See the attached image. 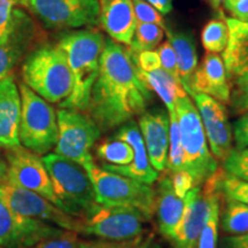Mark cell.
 <instances>
[{
  "label": "cell",
  "mask_w": 248,
  "mask_h": 248,
  "mask_svg": "<svg viewBox=\"0 0 248 248\" xmlns=\"http://www.w3.org/2000/svg\"><path fill=\"white\" fill-rule=\"evenodd\" d=\"M138 68L142 71L151 73L161 68V61L157 51H144L137 54Z\"/></svg>",
  "instance_id": "obj_43"
},
{
  "label": "cell",
  "mask_w": 248,
  "mask_h": 248,
  "mask_svg": "<svg viewBox=\"0 0 248 248\" xmlns=\"http://www.w3.org/2000/svg\"><path fill=\"white\" fill-rule=\"evenodd\" d=\"M7 170L0 172V175ZM63 230L52 223L17 215L0 193V247L29 248Z\"/></svg>",
  "instance_id": "obj_13"
},
{
  "label": "cell",
  "mask_w": 248,
  "mask_h": 248,
  "mask_svg": "<svg viewBox=\"0 0 248 248\" xmlns=\"http://www.w3.org/2000/svg\"><path fill=\"white\" fill-rule=\"evenodd\" d=\"M37 40V28L32 20L22 12L20 20L12 35L11 40L5 46H0V82L11 75L21 60L33 49Z\"/></svg>",
  "instance_id": "obj_21"
},
{
  "label": "cell",
  "mask_w": 248,
  "mask_h": 248,
  "mask_svg": "<svg viewBox=\"0 0 248 248\" xmlns=\"http://www.w3.org/2000/svg\"><path fill=\"white\" fill-rule=\"evenodd\" d=\"M164 29L153 23H137L130 49L138 54L144 51H152L162 42Z\"/></svg>",
  "instance_id": "obj_30"
},
{
  "label": "cell",
  "mask_w": 248,
  "mask_h": 248,
  "mask_svg": "<svg viewBox=\"0 0 248 248\" xmlns=\"http://www.w3.org/2000/svg\"><path fill=\"white\" fill-rule=\"evenodd\" d=\"M0 193L17 215L52 223L63 230L82 233V223L78 218L68 215L38 193L15 185L9 181L7 172L0 175Z\"/></svg>",
  "instance_id": "obj_11"
},
{
  "label": "cell",
  "mask_w": 248,
  "mask_h": 248,
  "mask_svg": "<svg viewBox=\"0 0 248 248\" xmlns=\"http://www.w3.org/2000/svg\"><path fill=\"white\" fill-rule=\"evenodd\" d=\"M107 248H162L157 243L154 234H141L132 240L121 241V243H111L106 241Z\"/></svg>",
  "instance_id": "obj_39"
},
{
  "label": "cell",
  "mask_w": 248,
  "mask_h": 248,
  "mask_svg": "<svg viewBox=\"0 0 248 248\" xmlns=\"http://www.w3.org/2000/svg\"><path fill=\"white\" fill-rule=\"evenodd\" d=\"M5 160L7 163L9 181L15 185L38 193L60 208L48 171L39 155L21 145L6 150Z\"/></svg>",
  "instance_id": "obj_12"
},
{
  "label": "cell",
  "mask_w": 248,
  "mask_h": 248,
  "mask_svg": "<svg viewBox=\"0 0 248 248\" xmlns=\"http://www.w3.org/2000/svg\"><path fill=\"white\" fill-rule=\"evenodd\" d=\"M204 1L209 5V7L212 8L214 12H217V13H219L222 15L221 7L223 4V0H204Z\"/></svg>",
  "instance_id": "obj_47"
},
{
  "label": "cell",
  "mask_w": 248,
  "mask_h": 248,
  "mask_svg": "<svg viewBox=\"0 0 248 248\" xmlns=\"http://www.w3.org/2000/svg\"><path fill=\"white\" fill-rule=\"evenodd\" d=\"M168 175L171 179L173 191L176 192L178 197L185 198L187 192L195 186L193 177L186 170H179V171L168 173Z\"/></svg>",
  "instance_id": "obj_40"
},
{
  "label": "cell",
  "mask_w": 248,
  "mask_h": 248,
  "mask_svg": "<svg viewBox=\"0 0 248 248\" xmlns=\"http://www.w3.org/2000/svg\"><path fill=\"white\" fill-rule=\"evenodd\" d=\"M58 46L64 52L73 76V91L60 108L85 113L90 93L97 78L106 37L97 28L66 31L59 35Z\"/></svg>",
  "instance_id": "obj_2"
},
{
  "label": "cell",
  "mask_w": 248,
  "mask_h": 248,
  "mask_svg": "<svg viewBox=\"0 0 248 248\" xmlns=\"http://www.w3.org/2000/svg\"><path fill=\"white\" fill-rule=\"evenodd\" d=\"M91 179L97 203L138 210L148 222L155 213V190L150 184L109 171L94 163L84 167Z\"/></svg>",
  "instance_id": "obj_4"
},
{
  "label": "cell",
  "mask_w": 248,
  "mask_h": 248,
  "mask_svg": "<svg viewBox=\"0 0 248 248\" xmlns=\"http://www.w3.org/2000/svg\"><path fill=\"white\" fill-rule=\"evenodd\" d=\"M0 248H6V247H0Z\"/></svg>",
  "instance_id": "obj_50"
},
{
  "label": "cell",
  "mask_w": 248,
  "mask_h": 248,
  "mask_svg": "<svg viewBox=\"0 0 248 248\" xmlns=\"http://www.w3.org/2000/svg\"><path fill=\"white\" fill-rule=\"evenodd\" d=\"M230 92L223 59L218 54L207 53L192 77L190 97L193 93H203L225 105L230 101Z\"/></svg>",
  "instance_id": "obj_19"
},
{
  "label": "cell",
  "mask_w": 248,
  "mask_h": 248,
  "mask_svg": "<svg viewBox=\"0 0 248 248\" xmlns=\"http://www.w3.org/2000/svg\"><path fill=\"white\" fill-rule=\"evenodd\" d=\"M229 28V42L226 52L232 60L241 64L248 63V22L234 18L226 20Z\"/></svg>",
  "instance_id": "obj_27"
},
{
  "label": "cell",
  "mask_w": 248,
  "mask_h": 248,
  "mask_svg": "<svg viewBox=\"0 0 248 248\" xmlns=\"http://www.w3.org/2000/svg\"><path fill=\"white\" fill-rule=\"evenodd\" d=\"M58 117V140L54 153L85 167L93 162L91 150L101 131L88 114L60 108Z\"/></svg>",
  "instance_id": "obj_9"
},
{
  "label": "cell",
  "mask_w": 248,
  "mask_h": 248,
  "mask_svg": "<svg viewBox=\"0 0 248 248\" xmlns=\"http://www.w3.org/2000/svg\"><path fill=\"white\" fill-rule=\"evenodd\" d=\"M95 153L102 161V164H110V166H128L135 157L133 148L128 142L115 137L99 144Z\"/></svg>",
  "instance_id": "obj_28"
},
{
  "label": "cell",
  "mask_w": 248,
  "mask_h": 248,
  "mask_svg": "<svg viewBox=\"0 0 248 248\" xmlns=\"http://www.w3.org/2000/svg\"><path fill=\"white\" fill-rule=\"evenodd\" d=\"M232 135H233L235 150L248 147V111L241 114L239 119L233 123Z\"/></svg>",
  "instance_id": "obj_41"
},
{
  "label": "cell",
  "mask_w": 248,
  "mask_h": 248,
  "mask_svg": "<svg viewBox=\"0 0 248 248\" xmlns=\"http://www.w3.org/2000/svg\"><path fill=\"white\" fill-rule=\"evenodd\" d=\"M20 119V89L11 74L0 82V147L11 150L21 146L18 137Z\"/></svg>",
  "instance_id": "obj_20"
},
{
  "label": "cell",
  "mask_w": 248,
  "mask_h": 248,
  "mask_svg": "<svg viewBox=\"0 0 248 248\" xmlns=\"http://www.w3.org/2000/svg\"><path fill=\"white\" fill-rule=\"evenodd\" d=\"M139 75L142 78L152 92L159 95L166 106L168 113L176 110V102L183 95L187 94L183 88L179 78L173 77L171 74L160 68L151 73H146L139 69Z\"/></svg>",
  "instance_id": "obj_24"
},
{
  "label": "cell",
  "mask_w": 248,
  "mask_h": 248,
  "mask_svg": "<svg viewBox=\"0 0 248 248\" xmlns=\"http://www.w3.org/2000/svg\"><path fill=\"white\" fill-rule=\"evenodd\" d=\"M157 53H159L160 57L161 68L166 70L167 73L171 74L176 78H179L177 58H176V53L173 51L172 45L170 44L169 40H166V42H163L160 45L159 49H157Z\"/></svg>",
  "instance_id": "obj_38"
},
{
  "label": "cell",
  "mask_w": 248,
  "mask_h": 248,
  "mask_svg": "<svg viewBox=\"0 0 248 248\" xmlns=\"http://www.w3.org/2000/svg\"><path fill=\"white\" fill-rule=\"evenodd\" d=\"M114 137L121 140L126 141L133 148L135 157L132 162L128 166H110V164H102V168L109 171L120 173L126 177L133 178L145 184L152 185L159 178V172L155 170L148 159V154L145 146L144 139L139 130L138 123L136 121H129L123 124L117 130Z\"/></svg>",
  "instance_id": "obj_17"
},
{
  "label": "cell",
  "mask_w": 248,
  "mask_h": 248,
  "mask_svg": "<svg viewBox=\"0 0 248 248\" xmlns=\"http://www.w3.org/2000/svg\"><path fill=\"white\" fill-rule=\"evenodd\" d=\"M155 190V213L160 233L169 239L177 228L185 208V199L178 197L173 191L171 179L168 173L159 176Z\"/></svg>",
  "instance_id": "obj_22"
},
{
  "label": "cell",
  "mask_w": 248,
  "mask_h": 248,
  "mask_svg": "<svg viewBox=\"0 0 248 248\" xmlns=\"http://www.w3.org/2000/svg\"><path fill=\"white\" fill-rule=\"evenodd\" d=\"M21 119L18 137L23 147L37 155H46L58 140V117L49 102L21 83Z\"/></svg>",
  "instance_id": "obj_7"
},
{
  "label": "cell",
  "mask_w": 248,
  "mask_h": 248,
  "mask_svg": "<svg viewBox=\"0 0 248 248\" xmlns=\"http://www.w3.org/2000/svg\"><path fill=\"white\" fill-rule=\"evenodd\" d=\"M138 126L152 167L157 172L166 171L169 150L170 121L168 110H146L139 116Z\"/></svg>",
  "instance_id": "obj_16"
},
{
  "label": "cell",
  "mask_w": 248,
  "mask_h": 248,
  "mask_svg": "<svg viewBox=\"0 0 248 248\" xmlns=\"http://www.w3.org/2000/svg\"><path fill=\"white\" fill-rule=\"evenodd\" d=\"M17 1H18V4H22V1H23V0H17Z\"/></svg>",
  "instance_id": "obj_49"
},
{
  "label": "cell",
  "mask_w": 248,
  "mask_h": 248,
  "mask_svg": "<svg viewBox=\"0 0 248 248\" xmlns=\"http://www.w3.org/2000/svg\"><path fill=\"white\" fill-rule=\"evenodd\" d=\"M78 248H107L106 241L104 240H89V241H80Z\"/></svg>",
  "instance_id": "obj_46"
},
{
  "label": "cell",
  "mask_w": 248,
  "mask_h": 248,
  "mask_svg": "<svg viewBox=\"0 0 248 248\" xmlns=\"http://www.w3.org/2000/svg\"><path fill=\"white\" fill-rule=\"evenodd\" d=\"M223 162V170L228 175L248 182V147L243 150L233 148Z\"/></svg>",
  "instance_id": "obj_35"
},
{
  "label": "cell",
  "mask_w": 248,
  "mask_h": 248,
  "mask_svg": "<svg viewBox=\"0 0 248 248\" xmlns=\"http://www.w3.org/2000/svg\"><path fill=\"white\" fill-rule=\"evenodd\" d=\"M217 188L224 199L234 200L248 206V182L228 175L223 168H218Z\"/></svg>",
  "instance_id": "obj_32"
},
{
  "label": "cell",
  "mask_w": 248,
  "mask_h": 248,
  "mask_svg": "<svg viewBox=\"0 0 248 248\" xmlns=\"http://www.w3.org/2000/svg\"><path fill=\"white\" fill-rule=\"evenodd\" d=\"M176 113L184 155V169L193 177L195 186H202L219 168L207 141L198 108L188 94L176 102Z\"/></svg>",
  "instance_id": "obj_5"
},
{
  "label": "cell",
  "mask_w": 248,
  "mask_h": 248,
  "mask_svg": "<svg viewBox=\"0 0 248 248\" xmlns=\"http://www.w3.org/2000/svg\"><path fill=\"white\" fill-rule=\"evenodd\" d=\"M230 105L232 113L235 115L248 111V67L232 76L230 79Z\"/></svg>",
  "instance_id": "obj_33"
},
{
  "label": "cell",
  "mask_w": 248,
  "mask_h": 248,
  "mask_svg": "<svg viewBox=\"0 0 248 248\" xmlns=\"http://www.w3.org/2000/svg\"><path fill=\"white\" fill-rule=\"evenodd\" d=\"M152 100L153 93L139 75L137 54L106 38L85 114L106 132L140 116Z\"/></svg>",
  "instance_id": "obj_1"
},
{
  "label": "cell",
  "mask_w": 248,
  "mask_h": 248,
  "mask_svg": "<svg viewBox=\"0 0 248 248\" xmlns=\"http://www.w3.org/2000/svg\"><path fill=\"white\" fill-rule=\"evenodd\" d=\"M145 1L153 6L162 15L171 13L173 8V0H145Z\"/></svg>",
  "instance_id": "obj_45"
},
{
  "label": "cell",
  "mask_w": 248,
  "mask_h": 248,
  "mask_svg": "<svg viewBox=\"0 0 248 248\" xmlns=\"http://www.w3.org/2000/svg\"><path fill=\"white\" fill-rule=\"evenodd\" d=\"M133 11L137 23H153L157 24L166 30V22L163 15L160 14L153 6L145 0H132Z\"/></svg>",
  "instance_id": "obj_37"
},
{
  "label": "cell",
  "mask_w": 248,
  "mask_h": 248,
  "mask_svg": "<svg viewBox=\"0 0 248 248\" xmlns=\"http://www.w3.org/2000/svg\"><path fill=\"white\" fill-rule=\"evenodd\" d=\"M42 160L48 171L60 209L80 218L97 202L88 171L80 164L57 153H47Z\"/></svg>",
  "instance_id": "obj_6"
},
{
  "label": "cell",
  "mask_w": 248,
  "mask_h": 248,
  "mask_svg": "<svg viewBox=\"0 0 248 248\" xmlns=\"http://www.w3.org/2000/svg\"><path fill=\"white\" fill-rule=\"evenodd\" d=\"M78 245L77 232L62 230L60 233L40 240L29 248H78Z\"/></svg>",
  "instance_id": "obj_36"
},
{
  "label": "cell",
  "mask_w": 248,
  "mask_h": 248,
  "mask_svg": "<svg viewBox=\"0 0 248 248\" xmlns=\"http://www.w3.org/2000/svg\"><path fill=\"white\" fill-rule=\"evenodd\" d=\"M17 2V0H0V46L8 44L16 29L23 12L16 8Z\"/></svg>",
  "instance_id": "obj_34"
},
{
  "label": "cell",
  "mask_w": 248,
  "mask_h": 248,
  "mask_svg": "<svg viewBox=\"0 0 248 248\" xmlns=\"http://www.w3.org/2000/svg\"><path fill=\"white\" fill-rule=\"evenodd\" d=\"M223 6L231 18L248 22V0H223Z\"/></svg>",
  "instance_id": "obj_42"
},
{
  "label": "cell",
  "mask_w": 248,
  "mask_h": 248,
  "mask_svg": "<svg viewBox=\"0 0 248 248\" xmlns=\"http://www.w3.org/2000/svg\"><path fill=\"white\" fill-rule=\"evenodd\" d=\"M99 24L114 42L130 47L137 20L132 0H99Z\"/></svg>",
  "instance_id": "obj_18"
},
{
  "label": "cell",
  "mask_w": 248,
  "mask_h": 248,
  "mask_svg": "<svg viewBox=\"0 0 248 248\" xmlns=\"http://www.w3.org/2000/svg\"><path fill=\"white\" fill-rule=\"evenodd\" d=\"M184 199L183 216L168 240L172 248H198L201 231L209 213V197L201 186H194Z\"/></svg>",
  "instance_id": "obj_15"
},
{
  "label": "cell",
  "mask_w": 248,
  "mask_h": 248,
  "mask_svg": "<svg viewBox=\"0 0 248 248\" xmlns=\"http://www.w3.org/2000/svg\"><path fill=\"white\" fill-rule=\"evenodd\" d=\"M23 83L49 104H61L73 91V76L64 52L58 44L37 46L24 58Z\"/></svg>",
  "instance_id": "obj_3"
},
{
  "label": "cell",
  "mask_w": 248,
  "mask_h": 248,
  "mask_svg": "<svg viewBox=\"0 0 248 248\" xmlns=\"http://www.w3.org/2000/svg\"><path fill=\"white\" fill-rule=\"evenodd\" d=\"M191 98L197 105L213 156L223 161L233 150V135L228 108L224 104L203 93H193Z\"/></svg>",
  "instance_id": "obj_14"
},
{
  "label": "cell",
  "mask_w": 248,
  "mask_h": 248,
  "mask_svg": "<svg viewBox=\"0 0 248 248\" xmlns=\"http://www.w3.org/2000/svg\"><path fill=\"white\" fill-rule=\"evenodd\" d=\"M219 224L224 233L230 235L248 232V206L234 200H226Z\"/></svg>",
  "instance_id": "obj_26"
},
{
  "label": "cell",
  "mask_w": 248,
  "mask_h": 248,
  "mask_svg": "<svg viewBox=\"0 0 248 248\" xmlns=\"http://www.w3.org/2000/svg\"><path fill=\"white\" fill-rule=\"evenodd\" d=\"M168 40L177 58L179 78L184 90L190 95L192 77L198 67V49L194 37L188 31H172L166 28Z\"/></svg>",
  "instance_id": "obj_23"
},
{
  "label": "cell",
  "mask_w": 248,
  "mask_h": 248,
  "mask_svg": "<svg viewBox=\"0 0 248 248\" xmlns=\"http://www.w3.org/2000/svg\"><path fill=\"white\" fill-rule=\"evenodd\" d=\"M82 233L94 235L104 241L121 243L144 234L146 217L138 210L95 202L78 218Z\"/></svg>",
  "instance_id": "obj_8"
},
{
  "label": "cell",
  "mask_w": 248,
  "mask_h": 248,
  "mask_svg": "<svg viewBox=\"0 0 248 248\" xmlns=\"http://www.w3.org/2000/svg\"><path fill=\"white\" fill-rule=\"evenodd\" d=\"M170 128H169V150L168 160H167V172L171 173L184 169V155L181 141V132L177 120V113L171 111L168 113Z\"/></svg>",
  "instance_id": "obj_31"
},
{
  "label": "cell",
  "mask_w": 248,
  "mask_h": 248,
  "mask_svg": "<svg viewBox=\"0 0 248 248\" xmlns=\"http://www.w3.org/2000/svg\"><path fill=\"white\" fill-rule=\"evenodd\" d=\"M21 5L47 29L76 30L99 24V0H23Z\"/></svg>",
  "instance_id": "obj_10"
},
{
  "label": "cell",
  "mask_w": 248,
  "mask_h": 248,
  "mask_svg": "<svg viewBox=\"0 0 248 248\" xmlns=\"http://www.w3.org/2000/svg\"><path fill=\"white\" fill-rule=\"evenodd\" d=\"M229 42V28L224 18H213L201 31V43L207 53H223Z\"/></svg>",
  "instance_id": "obj_29"
},
{
  "label": "cell",
  "mask_w": 248,
  "mask_h": 248,
  "mask_svg": "<svg viewBox=\"0 0 248 248\" xmlns=\"http://www.w3.org/2000/svg\"><path fill=\"white\" fill-rule=\"evenodd\" d=\"M218 248H248V232L244 234L225 235L219 241Z\"/></svg>",
  "instance_id": "obj_44"
},
{
  "label": "cell",
  "mask_w": 248,
  "mask_h": 248,
  "mask_svg": "<svg viewBox=\"0 0 248 248\" xmlns=\"http://www.w3.org/2000/svg\"><path fill=\"white\" fill-rule=\"evenodd\" d=\"M217 175H218V169L203 184V191L209 197V213L202 231H201L198 248H217V245H218L222 195L217 188Z\"/></svg>",
  "instance_id": "obj_25"
},
{
  "label": "cell",
  "mask_w": 248,
  "mask_h": 248,
  "mask_svg": "<svg viewBox=\"0 0 248 248\" xmlns=\"http://www.w3.org/2000/svg\"><path fill=\"white\" fill-rule=\"evenodd\" d=\"M7 170V163H6L5 156H2L1 154V147H0V172Z\"/></svg>",
  "instance_id": "obj_48"
}]
</instances>
